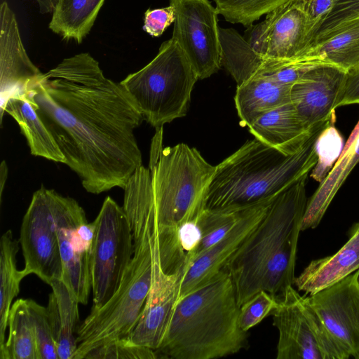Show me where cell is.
<instances>
[{
	"mask_svg": "<svg viewBox=\"0 0 359 359\" xmlns=\"http://www.w3.org/2000/svg\"><path fill=\"white\" fill-rule=\"evenodd\" d=\"M346 74L330 65L307 72L291 86V102L308 128L336 119L335 109Z\"/></svg>",
	"mask_w": 359,
	"mask_h": 359,
	"instance_id": "cell-18",
	"label": "cell"
},
{
	"mask_svg": "<svg viewBox=\"0 0 359 359\" xmlns=\"http://www.w3.org/2000/svg\"><path fill=\"white\" fill-rule=\"evenodd\" d=\"M359 269V222L351 231L348 241L334 255L312 260L295 277L298 291L312 294L336 283Z\"/></svg>",
	"mask_w": 359,
	"mask_h": 359,
	"instance_id": "cell-21",
	"label": "cell"
},
{
	"mask_svg": "<svg viewBox=\"0 0 359 359\" xmlns=\"http://www.w3.org/2000/svg\"><path fill=\"white\" fill-rule=\"evenodd\" d=\"M249 28L246 40L256 53L266 59L297 58L315 37L308 22L305 0H289Z\"/></svg>",
	"mask_w": 359,
	"mask_h": 359,
	"instance_id": "cell-13",
	"label": "cell"
},
{
	"mask_svg": "<svg viewBox=\"0 0 359 359\" xmlns=\"http://www.w3.org/2000/svg\"><path fill=\"white\" fill-rule=\"evenodd\" d=\"M198 79L182 49L170 38L151 62L120 83L144 119L157 129L187 114Z\"/></svg>",
	"mask_w": 359,
	"mask_h": 359,
	"instance_id": "cell-7",
	"label": "cell"
},
{
	"mask_svg": "<svg viewBox=\"0 0 359 359\" xmlns=\"http://www.w3.org/2000/svg\"><path fill=\"white\" fill-rule=\"evenodd\" d=\"M277 304L276 297L265 290L258 292L240 306L238 323L241 328L248 332L271 314Z\"/></svg>",
	"mask_w": 359,
	"mask_h": 359,
	"instance_id": "cell-34",
	"label": "cell"
},
{
	"mask_svg": "<svg viewBox=\"0 0 359 359\" xmlns=\"http://www.w3.org/2000/svg\"><path fill=\"white\" fill-rule=\"evenodd\" d=\"M358 275L359 269L307 297L333 339L355 359H359Z\"/></svg>",
	"mask_w": 359,
	"mask_h": 359,
	"instance_id": "cell-14",
	"label": "cell"
},
{
	"mask_svg": "<svg viewBox=\"0 0 359 359\" xmlns=\"http://www.w3.org/2000/svg\"><path fill=\"white\" fill-rule=\"evenodd\" d=\"M302 55L321 59L345 73L359 69V13L320 29Z\"/></svg>",
	"mask_w": 359,
	"mask_h": 359,
	"instance_id": "cell-19",
	"label": "cell"
},
{
	"mask_svg": "<svg viewBox=\"0 0 359 359\" xmlns=\"http://www.w3.org/2000/svg\"><path fill=\"white\" fill-rule=\"evenodd\" d=\"M124 189L123 210L128 217L133 241L144 230L151 234L154 228V207L149 169L139 167L128 179Z\"/></svg>",
	"mask_w": 359,
	"mask_h": 359,
	"instance_id": "cell-26",
	"label": "cell"
},
{
	"mask_svg": "<svg viewBox=\"0 0 359 359\" xmlns=\"http://www.w3.org/2000/svg\"><path fill=\"white\" fill-rule=\"evenodd\" d=\"M175 11L172 39L182 49L199 79L222 67V48L216 6L209 0H169Z\"/></svg>",
	"mask_w": 359,
	"mask_h": 359,
	"instance_id": "cell-11",
	"label": "cell"
},
{
	"mask_svg": "<svg viewBox=\"0 0 359 359\" xmlns=\"http://www.w3.org/2000/svg\"><path fill=\"white\" fill-rule=\"evenodd\" d=\"M240 307L229 274L180 298L156 351L158 357L215 359L235 354L247 345L238 323Z\"/></svg>",
	"mask_w": 359,
	"mask_h": 359,
	"instance_id": "cell-3",
	"label": "cell"
},
{
	"mask_svg": "<svg viewBox=\"0 0 359 359\" xmlns=\"http://www.w3.org/2000/svg\"><path fill=\"white\" fill-rule=\"evenodd\" d=\"M8 327L7 339L0 347V359H39L27 299L13 303Z\"/></svg>",
	"mask_w": 359,
	"mask_h": 359,
	"instance_id": "cell-29",
	"label": "cell"
},
{
	"mask_svg": "<svg viewBox=\"0 0 359 359\" xmlns=\"http://www.w3.org/2000/svg\"><path fill=\"white\" fill-rule=\"evenodd\" d=\"M154 236L145 231L134 241V254L121 283L101 307L90 309L76 330L77 348L72 359H83L90 350L128 337L136 326L151 283Z\"/></svg>",
	"mask_w": 359,
	"mask_h": 359,
	"instance_id": "cell-6",
	"label": "cell"
},
{
	"mask_svg": "<svg viewBox=\"0 0 359 359\" xmlns=\"http://www.w3.org/2000/svg\"><path fill=\"white\" fill-rule=\"evenodd\" d=\"M337 0H305V10L309 26L316 36Z\"/></svg>",
	"mask_w": 359,
	"mask_h": 359,
	"instance_id": "cell-36",
	"label": "cell"
},
{
	"mask_svg": "<svg viewBox=\"0 0 359 359\" xmlns=\"http://www.w3.org/2000/svg\"><path fill=\"white\" fill-rule=\"evenodd\" d=\"M327 122L308 128L290 102L268 111L248 127L255 138L285 155H290Z\"/></svg>",
	"mask_w": 359,
	"mask_h": 359,
	"instance_id": "cell-20",
	"label": "cell"
},
{
	"mask_svg": "<svg viewBox=\"0 0 359 359\" xmlns=\"http://www.w3.org/2000/svg\"><path fill=\"white\" fill-rule=\"evenodd\" d=\"M41 13H51L57 0H34Z\"/></svg>",
	"mask_w": 359,
	"mask_h": 359,
	"instance_id": "cell-40",
	"label": "cell"
},
{
	"mask_svg": "<svg viewBox=\"0 0 359 359\" xmlns=\"http://www.w3.org/2000/svg\"><path fill=\"white\" fill-rule=\"evenodd\" d=\"M334 123H330L316 141L317 163L311 170V176L318 182H321L330 171L344 148L343 137Z\"/></svg>",
	"mask_w": 359,
	"mask_h": 359,
	"instance_id": "cell-31",
	"label": "cell"
},
{
	"mask_svg": "<svg viewBox=\"0 0 359 359\" xmlns=\"http://www.w3.org/2000/svg\"><path fill=\"white\" fill-rule=\"evenodd\" d=\"M26 96L88 192L123 189L142 165L134 131L144 118L90 53L63 59L33 81Z\"/></svg>",
	"mask_w": 359,
	"mask_h": 359,
	"instance_id": "cell-1",
	"label": "cell"
},
{
	"mask_svg": "<svg viewBox=\"0 0 359 359\" xmlns=\"http://www.w3.org/2000/svg\"><path fill=\"white\" fill-rule=\"evenodd\" d=\"M156 351L137 344L128 337L116 339L89 351L83 359H155Z\"/></svg>",
	"mask_w": 359,
	"mask_h": 359,
	"instance_id": "cell-33",
	"label": "cell"
},
{
	"mask_svg": "<svg viewBox=\"0 0 359 359\" xmlns=\"http://www.w3.org/2000/svg\"><path fill=\"white\" fill-rule=\"evenodd\" d=\"M48 196L62 264L61 280L79 304H87L92 291L95 224L88 222L75 199L53 189H48Z\"/></svg>",
	"mask_w": 359,
	"mask_h": 359,
	"instance_id": "cell-10",
	"label": "cell"
},
{
	"mask_svg": "<svg viewBox=\"0 0 359 359\" xmlns=\"http://www.w3.org/2000/svg\"><path fill=\"white\" fill-rule=\"evenodd\" d=\"M331 120L319 127L295 153L285 155L257 138L244 143L216 165L205 209L250 206L273 198L312 170L316 141Z\"/></svg>",
	"mask_w": 359,
	"mask_h": 359,
	"instance_id": "cell-4",
	"label": "cell"
},
{
	"mask_svg": "<svg viewBox=\"0 0 359 359\" xmlns=\"http://www.w3.org/2000/svg\"><path fill=\"white\" fill-rule=\"evenodd\" d=\"M105 0H57L49 29L65 40L81 43L90 32Z\"/></svg>",
	"mask_w": 359,
	"mask_h": 359,
	"instance_id": "cell-27",
	"label": "cell"
},
{
	"mask_svg": "<svg viewBox=\"0 0 359 359\" xmlns=\"http://www.w3.org/2000/svg\"><path fill=\"white\" fill-rule=\"evenodd\" d=\"M356 13H359V0H337L333 9L323 21L320 30Z\"/></svg>",
	"mask_w": 359,
	"mask_h": 359,
	"instance_id": "cell-39",
	"label": "cell"
},
{
	"mask_svg": "<svg viewBox=\"0 0 359 359\" xmlns=\"http://www.w3.org/2000/svg\"><path fill=\"white\" fill-rule=\"evenodd\" d=\"M162 128H157L153 138L149 162L154 207L151 235L159 249L176 243L179 226L197 220L205 210L216 172V165L187 144L163 148Z\"/></svg>",
	"mask_w": 359,
	"mask_h": 359,
	"instance_id": "cell-5",
	"label": "cell"
},
{
	"mask_svg": "<svg viewBox=\"0 0 359 359\" xmlns=\"http://www.w3.org/2000/svg\"><path fill=\"white\" fill-rule=\"evenodd\" d=\"M358 282H359V275H358Z\"/></svg>",
	"mask_w": 359,
	"mask_h": 359,
	"instance_id": "cell-42",
	"label": "cell"
},
{
	"mask_svg": "<svg viewBox=\"0 0 359 359\" xmlns=\"http://www.w3.org/2000/svg\"><path fill=\"white\" fill-rule=\"evenodd\" d=\"M248 207L205 209L197 219L201 238L197 248L187 261V269L195 259L220 241L234 226Z\"/></svg>",
	"mask_w": 359,
	"mask_h": 359,
	"instance_id": "cell-30",
	"label": "cell"
},
{
	"mask_svg": "<svg viewBox=\"0 0 359 359\" xmlns=\"http://www.w3.org/2000/svg\"><path fill=\"white\" fill-rule=\"evenodd\" d=\"M201 238V230L197 220L187 222L179 226L177 238L183 252L186 255V263L188 258L197 248Z\"/></svg>",
	"mask_w": 359,
	"mask_h": 359,
	"instance_id": "cell-37",
	"label": "cell"
},
{
	"mask_svg": "<svg viewBox=\"0 0 359 359\" xmlns=\"http://www.w3.org/2000/svg\"><path fill=\"white\" fill-rule=\"evenodd\" d=\"M39 359H59L47 307L27 299Z\"/></svg>",
	"mask_w": 359,
	"mask_h": 359,
	"instance_id": "cell-32",
	"label": "cell"
},
{
	"mask_svg": "<svg viewBox=\"0 0 359 359\" xmlns=\"http://www.w3.org/2000/svg\"><path fill=\"white\" fill-rule=\"evenodd\" d=\"M49 285L52 292L46 307L59 359H72L77 348L74 333L79 320V302L62 280L55 279Z\"/></svg>",
	"mask_w": 359,
	"mask_h": 359,
	"instance_id": "cell-24",
	"label": "cell"
},
{
	"mask_svg": "<svg viewBox=\"0 0 359 359\" xmlns=\"http://www.w3.org/2000/svg\"><path fill=\"white\" fill-rule=\"evenodd\" d=\"M359 164V121L343 150L316 191L307 201L302 217L301 230L316 228L322 220L343 183L352 170Z\"/></svg>",
	"mask_w": 359,
	"mask_h": 359,
	"instance_id": "cell-22",
	"label": "cell"
},
{
	"mask_svg": "<svg viewBox=\"0 0 359 359\" xmlns=\"http://www.w3.org/2000/svg\"><path fill=\"white\" fill-rule=\"evenodd\" d=\"M19 243L27 275L34 273L48 285L55 279H62L58 238L48 189L43 187L32 195L21 224Z\"/></svg>",
	"mask_w": 359,
	"mask_h": 359,
	"instance_id": "cell-12",
	"label": "cell"
},
{
	"mask_svg": "<svg viewBox=\"0 0 359 359\" xmlns=\"http://www.w3.org/2000/svg\"><path fill=\"white\" fill-rule=\"evenodd\" d=\"M359 104V69L346 73L337 108Z\"/></svg>",
	"mask_w": 359,
	"mask_h": 359,
	"instance_id": "cell-38",
	"label": "cell"
},
{
	"mask_svg": "<svg viewBox=\"0 0 359 359\" xmlns=\"http://www.w3.org/2000/svg\"><path fill=\"white\" fill-rule=\"evenodd\" d=\"M307 177L275 197L264 217L224 266L239 307L261 290L278 299L294 284L298 239L308 201Z\"/></svg>",
	"mask_w": 359,
	"mask_h": 359,
	"instance_id": "cell-2",
	"label": "cell"
},
{
	"mask_svg": "<svg viewBox=\"0 0 359 359\" xmlns=\"http://www.w3.org/2000/svg\"><path fill=\"white\" fill-rule=\"evenodd\" d=\"M175 21V11L170 5L155 9H147L144 15L143 30L154 37L161 36Z\"/></svg>",
	"mask_w": 359,
	"mask_h": 359,
	"instance_id": "cell-35",
	"label": "cell"
},
{
	"mask_svg": "<svg viewBox=\"0 0 359 359\" xmlns=\"http://www.w3.org/2000/svg\"><path fill=\"white\" fill-rule=\"evenodd\" d=\"M11 229L3 233L0 241V347L6 341L9 312L13 299L20 292L22 280L28 276L23 269H17L16 256L19 250Z\"/></svg>",
	"mask_w": 359,
	"mask_h": 359,
	"instance_id": "cell-28",
	"label": "cell"
},
{
	"mask_svg": "<svg viewBox=\"0 0 359 359\" xmlns=\"http://www.w3.org/2000/svg\"><path fill=\"white\" fill-rule=\"evenodd\" d=\"M291 86L260 75L237 86L234 101L241 121L249 126L268 111L290 102Z\"/></svg>",
	"mask_w": 359,
	"mask_h": 359,
	"instance_id": "cell-23",
	"label": "cell"
},
{
	"mask_svg": "<svg viewBox=\"0 0 359 359\" xmlns=\"http://www.w3.org/2000/svg\"><path fill=\"white\" fill-rule=\"evenodd\" d=\"M273 325L278 331L277 359H348L321 319L292 285L278 298Z\"/></svg>",
	"mask_w": 359,
	"mask_h": 359,
	"instance_id": "cell-8",
	"label": "cell"
},
{
	"mask_svg": "<svg viewBox=\"0 0 359 359\" xmlns=\"http://www.w3.org/2000/svg\"><path fill=\"white\" fill-rule=\"evenodd\" d=\"M4 112L12 116L20 126L32 155L55 162L65 163V156L53 136L26 95L9 99Z\"/></svg>",
	"mask_w": 359,
	"mask_h": 359,
	"instance_id": "cell-25",
	"label": "cell"
},
{
	"mask_svg": "<svg viewBox=\"0 0 359 359\" xmlns=\"http://www.w3.org/2000/svg\"><path fill=\"white\" fill-rule=\"evenodd\" d=\"M8 176V166L6 161H2L0 165V198H2L3 191Z\"/></svg>",
	"mask_w": 359,
	"mask_h": 359,
	"instance_id": "cell-41",
	"label": "cell"
},
{
	"mask_svg": "<svg viewBox=\"0 0 359 359\" xmlns=\"http://www.w3.org/2000/svg\"><path fill=\"white\" fill-rule=\"evenodd\" d=\"M43 73L23 45L15 14L4 1L0 6V110L12 97L27 95L29 85Z\"/></svg>",
	"mask_w": 359,
	"mask_h": 359,
	"instance_id": "cell-16",
	"label": "cell"
},
{
	"mask_svg": "<svg viewBox=\"0 0 359 359\" xmlns=\"http://www.w3.org/2000/svg\"><path fill=\"white\" fill-rule=\"evenodd\" d=\"M151 287L140 319L128 338L134 343L157 351L179 298L182 280L187 271L165 272L153 239Z\"/></svg>",
	"mask_w": 359,
	"mask_h": 359,
	"instance_id": "cell-15",
	"label": "cell"
},
{
	"mask_svg": "<svg viewBox=\"0 0 359 359\" xmlns=\"http://www.w3.org/2000/svg\"><path fill=\"white\" fill-rule=\"evenodd\" d=\"M93 222L91 309H97L118 289L133 258L135 247L123 208L110 196L105 198Z\"/></svg>",
	"mask_w": 359,
	"mask_h": 359,
	"instance_id": "cell-9",
	"label": "cell"
},
{
	"mask_svg": "<svg viewBox=\"0 0 359 359\" xmlns=\"http://www.w3.org/2000/svg\"><path fill=\"white\" fill-rule=\"evenodd\" d=\"M275 198L249 206L234 226L218 242L195 259L182 280L179 298L214 279L254 230Z\"/></svg>",
	"mask_w": 359,
	"mask_h": 359,
	"instance_id": "cell-17",
	"label": "cell"
}]
</instances>
